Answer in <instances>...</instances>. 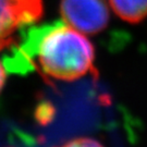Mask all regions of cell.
Returning <instances> with one entry per match:
<instances>
[{
	"label": "cell",
	"instance_id": "obj_1",
	"mask_svg": "<svg viewBox=\"0 0 147 147\" xmlns=\"http://www.w3.org/2000/svg\"><path fill=\"white\" fill-rule=\"evenodd\" d=\"M7 50L3 64L9 72L37 70L47 83L83 78L92 72L95 58L94 47L83 33L61 21L22 28Z\"/></svg>",
	"mask_w": 147,
	"mask_h": 147
},
{
	"label": "cell",
	"instance_id": "obj_2",
	"mask_svg": "<svg viewBox=\"0 0 147 147\" xmlns=\"http://www.w3.org/2000/svg\"><path fill=\"white\" fill-rule=\"evenodd\" d=\"M42 12V0H0V51L16 42L22 28L39 21Z\"/></svg>",
	"mask_w": 147,
	"mask_h": 147
},
{
	"label": "cell",
	"instance_id": "obj_3",
	"mask_svg": "<svg viewBox=\"0 0 147 147\" xmlns=\"http://www.w3.org/2000/svg\"><path fill=\"white\" fill-rule=\"evenodd\" d=\"M60 13L68 25L87 35L104 31L109 22L107 0H61Z\"/></svg>",
	"mask_w": 147,
	"mask_h": 147
},
{
	"label": "cell",
	"instance_id": "obj_4",
	"mask_svg": "<svg viewBox=\"0 0 147 147\" xmlns=\"http://www.w3.org/2000/svg\"><path fill=\"white\" fill-rule=\"evenodd\" d=\"M111 8L120 19L138 23L147 16V0H109Z\"/></svg>",
	"mask_w": 147,
	"mask_h": 147
},
{
	"label": "cell",
	"instance_id": "obj_5",
	"mask_svg": "<svg viewBox=\"0 0 147 147\" xmlns=\"http://www.w3.org/2000/svg\"><path fill=\"white\" fill-rule=\"evenodd\" d=\"M34 116L39 124L46 125L55 117V108L51 104H49L47 101H42V102L37 104Z\"/></svg>",
	"mask_w": 147,
	"mask_h": 147
},
{
	"label": "cell",
	"instance_id": "obj_6",
	"mask_svg": "<svg viewBox=\"0 0 147 147\" xmlns=\"http://www.w3.org/2000/svg\"><path fill=\"white\" fill-rule=\"evenodd\" d=\"M101 143L96 140H92L88 137H80L75 138L70 142L65 143L64 146H73V147H84V146H100Z\"/></svg>",
	"mask_w": 147,
	"mask_h": 147
},
{
	"label": "cell",
	"instance_id": "obj_7",
	"mask_svg": "<svg viewBox=\"0 0 147 147\" xmlns=\"http://www.w3.org/2000/svg\"><path fill=\"white\" fill-rule=\"evenodd\" d=\"M5 83V67L3 63L0 62V93L3 89Z\"/></svg>",
	"mask_w": 147,
	"mask_h": 147
}]
</instances>
